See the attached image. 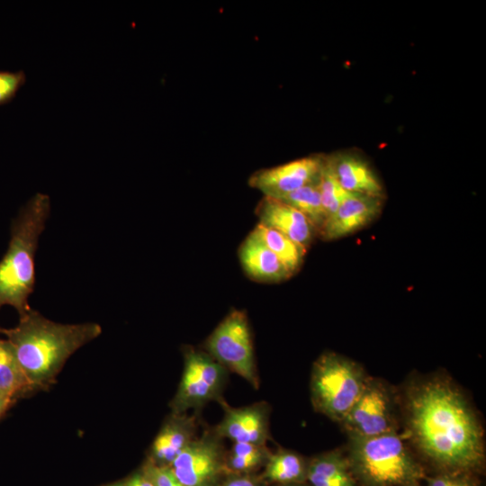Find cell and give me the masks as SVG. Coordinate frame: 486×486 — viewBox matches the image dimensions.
Here are the masks:
<instances>
[{
	"label": "cell",
	"instance_id": "cell-1",
	"mask_svg": "<svg viewBox=\"0 0 486 486\" xmlns=\"http://www.w3.org/2000/svg\"><path fill=\"white\" fill-rule=\"evenodd\" d=\"M405 437L441 472L474 473L485 461L484 432L473 408L453 382L416 381L405 395Z\"/></svg>",
	"mask_w": 486,
	"mask_h": 486
},
{
	"label": "cell",
	"instance_id": "cell-8",
	"mask_svg": "<svg viewBox=\"0 0 486 486\" xmlns=\"http://www.w3.org/2000/svg\"><path fill=\"white\" fill-rule=\"evenodd\" d=\"M340 425L348 437L398 432L396 394L385 382L369 376L361 395Z\"/></svg>",
	"mask_w": 486,
	"mask_h": 486
},
{
	"label": "cell",
	"instance_id": "cell-11",
	"mask_svg": "<svg viewBox=\"0 0 486 486\" xmlns=\"http://www.w3.org/2000/svg\"><path fill=\"white\" fill-rule=\"evenodd\" d=\"M224 410L220 422L213 427L222 439L233 443L266 445L271 439L269 432L270 406L266 401L233 408L223 398L218 401Z\"/></svg>",
	"mask_w": 486,
	"mask_h": 486
},
{
	"label": "cell",
	"instance_id": "cell-15",
	"mask_svg": "<svg viewBox=\"0 0 486 486\" xmlns=\"http://www.w3.org/2000/svg\"><path fill=\"white\" fill-rule=\"evenodd\" d=\"M336 178L348 193L383 198V187L369 164L359 156L338 153L328 156Z\"/></svg>",
	"mask_w": 486,
	"mask_h": 486
},
{
	"label": "cell",
	"instance_id": "cell-32",
	"mask_svg": "<svg viewBox=\"0 0 486 486\" xmlns=\"http://www.w3.org/2000/svg\"><path fill=\"white\" fill-rule=\"evenodd\" d=\"M418 486V485H417Z\"/></svg>",
	"mask_w": 486,
	"mask_h": 486
},
{
	"label": "cell",
	"instance_id": "cell-26",
	"mask_svg": "<svg viewBox=\"0 0 486 486\" xmlns=\"http://www.w3.org/2000/svg\"><path fill=\"white\" fill-rule=\"evenodd\" d=\"M472 473L440 472L428 479V486H477Z\"/></svg>",
	"mask_w": 486,
	"mask_h": 486
},
{
	"label": "cell",
	"instance_id": "cell-29",
	"mask_svg": "<svg viewBox=\"0 0 486 486\" xmlns=\"http://www.w3.org/2000/svg\"><path fill=\"white\" fill-rule=\"evenodd\" d=\"M14 403V400L0 393V419Z\"/></svg>",
	"mask_w": 486,
	"mask_h": 486
},
{
	"label": "cell",
	"instance_id": "cell-19",
	"mask_svg": "<svg viewBox=\"0 0 486 486\" xmlns=\"http://www.w3.org/2000/svg\"><path fill=\"white\" fill-rule=\"evenodd\" d=\"M33 392L6 338H0V393L14 402Z\"/></svg>",
	"mask_w": 486,
	"mask_h": 486
},
{
	"label": "cell",
	"instance_id": "cell-21",
	"mask_svg": "<svg viewBox=\"0 0 486 486\" xmlns=\"http://www.w3.org/2000/svg\"><path fill=\"white\" fill-rule=\"evenodd\" d=\"M270 454L266 445L233 443L226 452L225 474H254L265 466Z\"/></svg>",
	"mask_w": 486,
	"mask_h": 486
},
{
	"label": "cell",
	"instance_id": "cell-23",
	"mask_svg": "<svg viewBox=\"0 0 486 486\" xmlns=\"http://www.w3.org/2000/svg\"><path fill=\"white\" fill-rule=\"evenodd\" d=\"M317 185L327 220L350 194L338 183L327 156H325Z\"/></svg>",
	"mask_w": 486,
	"mask_h": 486
},
{
	"label": "cell",
	"instance_id": "cell-25",
	"mask_svg": "<svg viewBox=\"0 0 486 486\" xmlns=\"http://www.w3.org/2000/svg\"><path fill=\"white\" fill-rule=\"evenodd\" d=\"M140 469L152 481L155 486H184L178 482L168 467L157 466L145 460Z\"/></svg>",
	"mask_w": 486,
	"mask_h": 486
},
{
	"label": "cell",
	"instance_id": "cell-20",
	"mask_svg": "<svg viewBox=\"0 0 486 486\" xmlns=\"http://www.w3.org/2000/svg\"><path fill=\"white\" fill-rule=\"evenodd\" d=\"M269 248L292 275L302 264L306 248L296 244L279 231L257 224L250 232Z\"/></svg>",
	"mask_w": 486,
	"mask_h": 486
},
{
	"label": "cell",
	"instance_id": "cell-18",
	"mask_svg": "<svg viewBox=\"0 0 486 486\" xmlns=\"http://www.w3.org/2000/svg\"><path fill=\"white\" fill-rule=\"evenodd\" d=\"M308 461L299 454L281 449L270 454L259 477L278 485L306 482Z\"/></svg>",
	"mask_w": 486,
	"mask_h": 486
},
{
	"label": "cell",
	"instance_id": "cell-24",
	"mask_svg": "<svg viewBox=\"0 0 486 486\" xmlns=\"http://www.w3.org/2000/svg\"><path fill=\"white\" fill-rule=\"evenodd\" d=\"M25 81L26 75L22 70H0V104L11 101Z\"/></svg>",
	"mask_w": 486,
	"mask_h": 486
},
{
	"label": "cell",
	"instance_id": "cell-9",
	"mask_svg": "<svg viewBox=\"0 0 486 486\" xmlns=\"http://www.w3.org/2000/svg\"><path fill=\"white\" fill-rule=\"evenodd\" d=\"M212 428L197 436L168 467L184 486H215L225 475L226 451Z\"/></svg>",
	"mask_w": 486,
	"mask_h": 486
},
{
	"label": "cell",
	"instance_id": "cell-22",
	"mask_svg": "<svg viewBox=\"0 0 486 486\" xmlns=\"http://www.w3.org/2000/svg\"><path fill=\"white\" fill-rule=\"evenodd\" d=\"M317 183L307 184L276 199L291 205L305 215L319 234L326 221V214Z\"/></svg>",
	"mask_w": 486,
	"mask_h": 486
},
{
	"label": "cell",
	"instance_id": "cell-28",
	"mask_svg": "<svg viewBox=\"0 0 486 486\" xmlns=\"http://www.w3.org/2000/svg\"><path fill=\"white\" fill-rule=\"evenodd\" d=\"M122 486H155L152 481L140 469L122 481Z\"/></svg>",
	"mask_w": 486,
	"mask_h": 486
},
{
	"label": "cell",
	"instance_id": "cell-5",
	"mask_svg": "<svg viewBox=\"0 0 486 486\" xmlns=\"http://www.w3.org/2000/svg\"><path fill=\"white\" fill-rule=\"evenodd\" d=\"M368 377L355 361L335 352L321 354L310 372L314 410L340 424L361 395Z\"/></svg>",
	"mask_w": 486,
	"mask_h": 486
},
{
	"label": "cell",
	"instance_id": "cell-14",
	"mask_svg": "<svg viewBox=\"0 0 486 486\" xmlns=\"http://www.w3.org/2000/svg\"><path fill=\"white\" fill-rule=\"evenodd\" d=\"M256 214L259 224L279 231L306 249L318 234L305 215L276 198L264 196L256 206Z\"/></svg>",
	"mask_w": 486,
	"mask_h": 486
},
{
	"label": "cell",
	"instance_id": "cell-27",
	"mask_svg": "<svg viewBox=\"0 0 486 486\" xmlns=\"http://www.w3.org/2000/svg\"><path fill=\"white\" fill-rule=\"evenodd\" d=\"M215 486H267L255 474H225Z\"/></svg>",
	"mask_w": 486,
	"mask_h": 486
},
{
	"label": "cell",
	"instance_id": "cell-13",
	"mask_svg": "<svg viewBox=\"0 0 486 486\" xmlns=\"http://www.w3.org/2000/svg\"><path fill=\"white\" fill-rule=\"evenodd\" d=\"M198 426L195 414L170 412L155 436L146 460L157 466L169 467L198 436Z\"/></svg>",
	"mask_w": 486,
	"mask_h": 486
},
{
	"label": "cell",
	"instance_id": "cell-4",
	"mask_svg": "<svg viewBox=\"0 0 486 486\" xmlns=\"http://www.w3.org/2000/svg\"><path fill=\"white\" fill-rule=\"evenodd\" d=\"M398 432L348 437L347 460L363 486H417L425 478L421 463Z\"/></svg>",
	"mask_w": 486,
	"mask_h": 486
},
{
	"label": "cell",
	"instance_id": "cell-30",
	"mask_svg": "<svg viewBox=\"0 0 486 486\" xmlns=\"http://www.w3.org/2000/svg\"><path fill=\"white\" fill-rule=\"evenodd\" d=\"M104 486H122V481H119V482L110 483V484H107V485H104Z\"/></svg>",
	"mask_w": 486,
	"mask_h": 486
},
{
	"label": "cell",
	"instance_id": "cell-7",
	"mask_svg": "<svg viewBox=\"0 0 486 486\" xmlns=\"http://www.w3.org/2000/svg\"><path fill=\"white\" fill-rule=\"evenodd\" d=\"M183 356L182 376L169 404L171 412L198 410L210 401L220 400L229 371L204 350L184 346Z\"/></svg>",
	"mask_w": 486,
	"mask_h": 486
},
{
	"label": "cell",
	"instance_id": "cell-17",
	"mask_svg": "<svg viewBox=\"0 0 486 486\" xmlns=\"http://www.w3.org/2000/svg\"><path fill=\"white\" fill-rule=\"evenodd\" d=\"M306 481L310 486H356L347 457L338 450L309 460Z\"/></svg>",
	"mask_w": 486,
	"mask_h": 486
},
{
	"label": "cell",
	"instance_id": "cell-2",
	"mask_svg": "<svg viewBox=\"0 0 486 486\" xmlns=\"http://www.w3.org/2000/svg\"><path fill=\"white\" fill-rule=\"evenodd\" d=\"M11 344L33 392L54 382L68 358L97 338L102 327L95 322L64 324L31 309L19 316L18 324L0 328Z\"/></svg>",
	"mask_w": 486,
	"mask_h": 486
},
{
	"label": "cell",
	"instance_id": "cell-16",
	"mask_svg": "<svg viewBox=\"0 0 486 486\" xmlns=\"http://www.w3.org/2000/svg\"><path fill=\"white\" fill-rule=\"evenodd\" d=\"M238 258L244 272L253 280L278 283L292 276L278 257L251 234L241 243Z\"/></svg>",
	"mask_w": 486,
	"mask_h": 486
},
{
	"label": "cell",
	"instance_id": "cell-6",
	"mask_svg": "<svg viewBox=\"0 0 486 486\" xmlns=\"http://www.w3.org/2000/svg\"><path fill=\"white\" fill-rule=\"evenodd\" d=\"M203 350L213 359L245 381L259 388L251 329L243 310H231L203 343Z\"/></svg>",
	"mask_w": 486,
	"mask_h": 486
},
{
	"label": "cell",
	"instance_id": "cell-12",
	"mask_svg": "<svg viewBox=\"0 0 486 486\" xmlns=\"http://www.w3.org/2000/svg\"><path fill=\"white\" fill-rule=\"evenodd\" d=\"M382 199L350 193L326 220L318 235L324 240H334L355 233L381 213Z\"/></svg>",
	"mask_w": 486,
	"mask_h": 486
},
{
	"label": "cell",
	"instance_id": "cell-3",
	"mask_svg": "<svg viewBox=\"0 0 486 486\" xmlns=\"http://www.w3.org/2000/svg\"><path fill=\"white\" fill-rule=\"evenodd\" d=\"M50 213V199L37 193L13 220L7 250L0 260V308L9 305L19 316L32 308L35 285V253Z\"/></svg>",
	"mask_w": 486,
	"mask_h": 486
},
{
	"label": "cell",
	"instance_id": "cell-31",
	"mask_svg": "<svg viewBox=\"0 0 486 486\" xmlns=\"http://www.w3.org/2000/svg\"><path fill=\"white\" fill-rule=\"evenodd\" d=\"M277 486H304L302 483L283 484Z\"/></svg>",
	"mask_w": 486,
	"mask_h": 486
},
{
	"label": "cell",
	"instance_id": "cell-10",
	"mask_svg": "<svg viewBox=\"0 0 486 486\" xmlns=\"http://www.w3.org/2000/svg\"><path fill=\"white\" fill-rule=\"evenodd\" d=\"M325 156L311 155L252 174L248 184L264 196L279 198L307 184H315Z\"/></svg>",
	"mask_w": 486,
	"mask_h": 486
}]
</instances>
